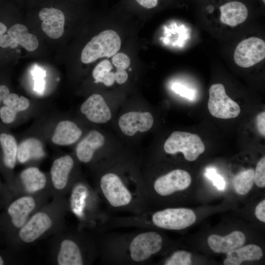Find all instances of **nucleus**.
I'll return each mask as SVG.
<instances>
[{
  "label": "nucleus",
  "instance_id": "obj_1",
  "mask_svg": "<svg viewBox=\"0 0 265 265\" xmlns=\"http://www.w3.org/2000/svg\"><path fill=\"white\" fill-rule=\"evenodd\" d=\"M69 210L64 197H53L30 217L14 238L16 245L23 247L35 243L64 228V218Z\"/></svg>",
  "mask_w": 265,
  "mask_h": 265
},
{
  "label": "nucleus",
  "instance_id": "obj_2",
  "mask_svg": "<svg viewBox=\"0 0 265 265\" xmlns=\"http://www.w3.org/2000/svg\"><path fill=\"white\" fill-rule=\"evenodd\" d=\"M115 240L109 242L110 246L107 245V254L111 260L133 264L145 263L161 250L163 242L160 235L152 231L119 238L118 241Z\"/></svg>",
  "mask_w": 265,
  "mask_h": 265
},
{
  "label": "nucleus",
  "instance_id": "obj_3",
  "mask_svg": "<svg viewBox=\"0 0 265 265\" xmlns=\"http://www.w3.org/2000/svg\"><path fill=\"white\" fill-rule=\"evenodd\" d=\"M63 228L55 235L52 245V260L58 265L88 264L96 255L98 247L93 240L78 232H65Z\"/></svg>",
  "mask_w": 265,
  "mask_h": 265
},
{
  "label": "nucleus",
  "instance_id": "obj_4",
  "mask_svg": "<svg viewBox=\"0 0 265 265\" xmlns=\"http://www.w3.org/2000/svg\"><path fill=\"white\" fill-rule=\"evenodd\" d=\"M195 213L186 208H167L156 212L151 215L141 212L132 216L114 220L115 224L123 226L144 227L152 224L157 227L172 230L185 229L196 221Z\"/></svg>",
  "mask_w": 265,
  "mask_h": 265
},
{
  "label": "nucleus",
  "instance_id": "obj_5",
  "mask_svg": "<svg viewBox=\"0 0 265 265\" xmlns=\"http://www.w3.org/2000/svg\"><path fill=\"white\" fill-rule=\"evenodd\" d=\"M51 196L49 193L19 195L8 205L6 213L13 238L32 214L48 203Z\"/></svg>",
  "mask_w": 265,
  "mask_h": 265
},
{
  "label": "nucleus",
  "instance_id": "obj_6",
  "mask_svg": "<svg viewBox=\"0 0 265 265\" xmlns=\"http://www.w3.org/2000/svg\"><path fill=\"white\" fill-rule=\"evenodd\" d=\"M121 45V39L115 31L104 30L93 37L85 46L81 52V61L88 64L100 58L111 57L118 53Z\"/></svg>",
  "mask_w": 265,
  "mask_h": 265
},
{
  "label": "nucleus",
  "instance_id": "obj_7",
  "mask_svg": "<svg viewBox=\"0 0 265 265\" xmlns=\"http://www.w3.org/2000/svg\"><path fill=\"white\" fill-rule=\"evenodd\" d=\"M163 148L169 154L182 153L185 158L189 161L196 160L205 150V145L198 135L180 131L171 134L165 141Z\"/></svg>",
  "mask_w": 265,
  "mask_h": 265
},
{
  "label": "nucleus",
  "instance_id": "obj_8",
  "mask_svg": "<svg viewBox=\"0 0 265 265\" xmlns=\"http://www.w3.org/2000/svg\"><path fill=\"white\" fill-rule=\"evenodd\" d=\"M69 193L68 208L80 220L89 221L96 214V196L92 189L82 182L74 183Z\"/></svg>",
  "mask_w": 265,
  "mask_h": 265
},
{
  "label": "nucleus",
  "instance_id": "obj_9",
  "mask_svg": "<svg viewBox=\"0 0 265 265\" xmlns=\"http://www.w3.org/2000/svg\"><path fill=\"white\" fill-rule=\"evenodd\" d=\"M74 167V160L69 155L55 159L50 172V191L53 197H64L74 183L71 181V174Z\"/></svg>",
  "mask_w": 265,
  "mask_h": 265
},
{
  "label": "nucleus",
  "instance_id": "obj_10",
  "mask_svg": "<svg viewBox=\"0 0 265 265\" xmlns=\"http://www.w3.org/2000/svg\"><path fill=\"white\" fill-rule=\"evenodd\" d=\"M209 93L208 107L213 116L228 119L235 118L239 114V106L226 94L223 84L216 83L212 85Z\"/></svg>",
  "mask_w": 265,
  "mask_h": 265
},
{
  "label": "nucleus",
  "instance_id": "obj_11",
  "mask_svg": "<svg viewBox=\"0 0 265 265\" xmlns=\"http://www.w3.org/2000/svg\"><path fill=\"white\" fill-rule=\"evenodd\" d=\"M16 185L17 196L43 193L51 195L49 178L36 166H29L23 170L19 174Z\"/></svg>",
  "mask_w": 265,
  "mask_h": 265
},
{
  "label": "nucleus",
  "instance_id": "obj_12",
  "mask_svg": "<svg viewBox=\"0 0 265 265\" xmlns=\"http://www.w3.org/2000/svg\"><path fill=\"white\" fill-rule=\"evenodd\" d=\"M265 57V42L256 37L241 41L235 50L234 58L239 67L248 68L260 62Z\"/></svg>",
  "mask_w": 265,
  "mask_h": 265
},
{
  "label": "nucleus",
  "instance_id": "obj_13",
  "mask_svg": "<svg viewBox=\"0 0 265 265\" xmlns=\"http://www.w3.org/2000/svg\"><path fill=\"white\" fill-rule=\"evenodd\" d=\"M191 182L189 173L177 169L158 177L154 182L153 188L161 196H167L187 188Z\"/></svg>",
  "mask_w": 265,
  "mask_h": 265
},
{
  "label": "nucleus",
  "instance_id": "obj_14",
  "mask_svg": "<svg viewBox=\"0 0 265 265\" xmlns=\"http://www.w3.org/2000/svg\"><path fill=\"white\" fill-rule=\"evenodd\" d=\"M19 44L26 50L33 52L37 49L39 44L37 37L28 33L25 26L17 24L9 28L7 34L2 36L0 39V46L3 48L8 47L15 48Z\"/></svg>",
  "mask_w": 265,
  "mask_h": 265
},
{
  "label": "nucleus",
  "instance_id": "obj_15",
  "mask_svg": "<svg viewBox=\"0 0 265 265\" xmlns=\"http://www.w3.org/2000/svg\"><path fill=\"white\" fill-rule=\"evenodd\" d=\"M153 123V117L149 112H129L122 115L118 122L122 132L128 136H132L137 131L146 132Z\"/></svg>",
  "mask_w": 265,
  "mask_h": 265
},
{
  "label": "nucleus",
  "instance_id": "obj_16",
  "mask_svg": "<svg viewBox=\"0 0 265 265\" xmlns=\"http://www.w3.org/2000/svg\"><path fill=\"white\" fill-rule=\"evenodd\" d=\"M81 112L90 121L104 123L111 118L109 108L103 96L94 94L89 96L80 106Z\"/></svg>",
  "mask_w": 265,
  "mask_h": 265
},
{
  "label": "nucleus",
  "instance_id": "obj_17",
  "mask_svg": "<svg viewBox=\"0 0 265 265\" xmlns=\"http://www.w3.org/2000/svg\"><path fill=\"white\" fill-rule=\"evenodd\" d=\"M42 21L41 27L44 32L53 39H58L64 32L65 16L63 12L54 8H43L39 13Z\"/></svg>",
  "mask_w": 265,
  "mask_h": 265
},
{
  "label": "nucleus",
  "instance_id": "obj_18",
  "mask_svg": "<svg viewBox=\"0 0 265 265\" xmlns=\"http://www.w3.org/2000/svg\"><path fill=\"white\" fill-rule=\"evenodd\" d=\"M104 142L105 137L100 132L95 130L89 132L77 145L76 154L79 160L84 163L90 162L95 151Z\"/></svg>",
  "mask_w": 265,
  "mask_h": 265
},
{
  "label": "nucleus",
  "instance_id": "obj_19",
  "mask_svg": "<svg viewBox=\"0 0 265 265\" xmlns=\"http://www.w3.org/2000/svg\"><path fill=\"white\" fill-rule=\"evenodd\" d=\"M245 241L243 233L235 231L225 237L212 235L208 238L210 247L216 253H228L242 246Z\"/></svg>",
  "mask_w": 265,
  "mask_h": 265
},
{
  "label": "nucleus",
  "instance_id": "obj_20",
  "mask_svg": "<svg viewBox=\"0 0 265 265\" xmlns=\"http://www.w3.org/2000/svg\"><path fill=\"white\" fill-rule=\"evenodd\" d=\"M82 133V131L75 123L70 120H62L56 126L51 140L58 146H68L75 143Z\"/></svg>",
  "mask_w": 265,
  "mask_h": 265
},
{
  "label": "nucleus",
  "instance_id": "obj_21",
  "mask_svg": "<svg viewBox=\"0 0 265 265\" xmlns=\"http://www.w3.org/2000/svg\"><path fill=\"white\" fill-rule=\"evenodd\" d=\"M221 22L231 26H235L244 22L248 16V9L243 3L233 1L219 7Z\"/></svg>",
  "mask_w": 265,
  "mask_h": 265
},
{
  "label": "nucleus",
  "instance_id": "obj_22",
  "mask_svg": "<svg viewBox=\"0 0 265 265\" xmlns=\"http://www.w3.org/2000/svg\"><path fill=\"white\" fill-rule=\"evenodd\" d=\"M263 255L262 250L259 246L248 244L227 253L224 265H239L244 261L259 260Z\"/></svg>",
  "mask_w": 265,
  "mask_h": 265
},
{
  "label": "nucleus",
  "instance_id": "obj_23",
  "mask_svg": "<svg viewBox=\"0 0 265 265\" xmlns=\"http://www.w3.org/2000/svg\"><path fill=\"white\" fill-rule=\"evenodd\" d=\"M18 146L17 140L13 135L6 132L0 133L2 162L4 166L8 170L14 169L16 166Z\"/></svg>",
  "mask_w": 265,
  "mask_h": 265
},
{
  "label": "nucleus",
  "instance_id": "obj_24",
  "mask_svg": "<svg viewBox=\"0 0 265 265\" xmlns=\"http://www.w3.org/2000/svg\"><path fill=\"white\" fill-rule=\"evenodd\" d=\"M44 154L41 142L36 138L29 137L18 145L17 159L24 164L32 159L41 158Z\"/></svg>",
  "mask_w": 265,
  "mask_h": 265
},
{
  "label": "nucleus",
  "instance_id": "obj_25",
  "mask_svg": "<svg viewBox=\"0 0 265 265\" xmlns=\"http://www.w3.org/2000/svg\"><path fill=\"white\" fill-rule=\"evenodd\" d=\"M113 67L107 59L100 62L94 68L92 76L95 83L102 82L107 86L112 85L115 81V72L111 71Z\"/></svg>",
  "mask_w": 265,
  "mask_h": 265
},
{
  "label": "nucleus",
  "instance_id": "obj_26",
  "mask_svg": "<svg viewBox=\"0 0 265 265\" xmlns=\"http://www.w3.org/2000/svg\"><path fill=\"white\" fill-rule=\"evenodd\" d=\"M254 173L253 169H248L239 172L235 177L233 184L238 194L245 195L250 190L254 183Z\"/></svg>",
  "mask_w": 265,
  "mask_h": 265
},
{
  "label": "nucleus",
  "instance_id": "obj_27",
  "mask_svg": "<svg viewBox=\"0 0 265 265\" xmlns=\"http://www.w3.org/2000/svg\"><path fill=\"white\" fill-rule=\"evenodd\" d=\"M3 105L7 106L16 113L26 110L30 106V101L26 97L19 96L15 93H10L2 101Z\"/></svg>",
  "mask_w": 265,
  "mask_h": 265
},
{
  "label": "nucleus",
  "instance_id": "obj_28",
  "mask_svg": "<svg viewBox=\"0 0 265 265\" xmlns=\"http://www.w3.org/2000/svg\"><path fill=\"white\" fill-rule=\"evenodd\" d=\"M191 254L186 251H177L164 262L165 265H190L192 264Z\"/></svg>",
  "mask_w": 265,
  "mask_h": 265
},
{
  "label": "nucleus",
  "instance_id": "obj_29",
  "mask_svg": "<svg viewBox=\"0 0 265 265\" xmlns=\"http://www.w3.org/2000/svg\"><path fill=\"white\" fill-rule=\"evenodd\" d=\"M205 176L211 180L213 185L221 191L225 188L226 183L224 179L216 173V170L212 167H209L206 169Z\"/></svg>",
  "mask_w": 265,
  "mask_h": 265
},
{
  "label": "nucleus",
  "instance_id": "obj_30",
  "mask_svg": "<svg viewBox=\"0 0 265 265\" xmlns=\"http://www.w3.org/2000/svg\"><path fill=\"white\" fill-rule=\"evenodd\" d=\"M254 182L260 187L265 186V158L258 161L254 173Z\"/></svg>",
  "mask_w": 265,
  "mask_h": 265
},
{
  "label": "nucleus",
  "instance_id": "obj_31",
  "mask_svg": "<svg viewBox=\"0 0 265 265\" xmlns=\"http://www.w3.org/2000/svg\"><path fill=\"white\" fill-rule=\"evenodd\" d=\"M112 63L116 70H124L129 67L130 59L126 54L117 53L112 56Z\"/></svg>",
  "mask_w": 265,
  "mask_h": 265
},
{
  "label": "nucleus",
  "instance_id": "obj_32",
  "mask_svg": "<svg viewBox=\"0 0 265 265\" xmlns=\"http://www.w3.org/2000/svg\"><path fill=\"white\" fill-rule=\"evenodd\" d=\"M17 115V113L7 106L3 105L0 107V119L4 124L13 123L16 120Z\"/></svg>",
  "mask_w": 265,
  "mask_h": 265
},
{
  "label": "nucleus",
  "instance_id": "obj_33",
  "mask_svg": "<svg viewBox=\"0 0 265 265\" xmlns=\"http://www.w3.org/2000/svg\"><path fill=\"white\" fill-rule=\"evenodd\" d=\"M172 89L177 94H180L182 97L188 98L190 100L193 99V92L186 87L179 83H175L172 86Z\"/></svg>",
  "mask_w": 265,
  "mask_h": 265
},
{
  "label": "nucleus",
  "instance_id": "obj_34",
  "mask_svg": "<svg viewBox=\"0 0 265 265\" xmlns=\"http://www.w3.org/2000/svg\"><path fill=\"white\" fill-rule=\"evenodd\" d=\"M256 217L263 222H265V200H262L256 206L255 211Z\"/></svg>",
  "mask_w": 265,
  "mask_h": 265
},
{
  "label": "nucleus",
  "instance_id": "obj_35",
  "mask_svg": "<svg viewBox=\"0 0 265 265\" xmlns=\"http://www.w3.org/2000/svg\"><path fill=\"white\" fill-rule=\"evenodd\" d=\"M257 125L259 132L264 136H265V112L259 114L256 118Z\"/></svg>",
  "mask_w": 265,
  "mask_h": 265
},
{
  "label": "nucleus",
  "instance_id": "obj_36",
  "mask_svg": "<svg viewBox=\"0 0 265 265\" xmlns=\"http://www.w3.org/2000/svg\"><path fill=\"white\" fill-rule=\"evenodd\" d=\"M128 78V74L126 70H118L115 72V81L118 84H123L125 83Z\"/></svg>",
  "mask_w": 265,
  "mask_h": 265
},
{
  "label": "nucleus",
  "instance_id": "obj_37",
  "mask_svg": "<svg viewBox=\"0 0 265 265\" xmlns=\"http://www.w3.org/2000/svg\"><path fill=\"white\" fill-rule=\"evenodd\" d=\"M137 2L146 8H152L156 6L158 0H136Z\"/></svg>",
  "mask_w": 265,
  "mask_h": 265
},
{
  "label": "nucleus",
  "instance_id": "obj_38",
  "mask_svg": "<svg viewBox=\"0 0 265 265\" xmlns=\"http://www.w3.org/2000/svg\"><path fill=\"white\" fill-rule=\"evenodd\" d=\"M43 78L40 77H34V90L36 91L41 92L43 90L45 84Z\"/></svg>",
  "mask_w": 265,
  "mask_h": 265
},
{
  "label": "nucleus",
  "instance_id": "obj_39",
  "mask_svg": "<svg viewBox=\"0 0 265 265\" xmlns=\"http://www.w3.org/2000/svg\"><path fill=\"white\" fill-rule=\"evenodd\" d=\"M7 30L6 26L2 23L0 22V39Z\"/></svg>",
  "mask_w": 265,
  "mask_h": 265
},
{
  "label": "nucleus",
  "instance_id": "obj_40",
  "mask_svg": "<svg viewBox=\"0 0 265 265\" xmlns=\"http://www.w3.org/2000/svg\"><path fill=\"white\" fill-rule=\"evenodd\" d=\"M5 263L4 258L0 255V265H4Z\"/></svg>",
  "mask_w": 265,
  "mask_h": 265
},
{
  "label": "nucleus",
  "instance_id": "obj_41",
  "mask_svg": "<svg viewBox=\"0 0 265 265\" xmlns=\"http://www.w3.org/2000/svg\"><path fill=\"white\" fill-rule=\"evenodd\" d=\"M262 1H263V2L265 3V0H262Z\"/></svg>",
  "mask_w": 265,
  "mask_h": 265
}]
</instances>
